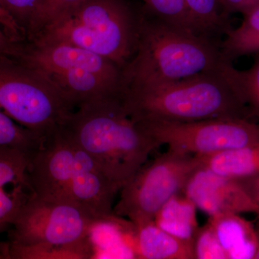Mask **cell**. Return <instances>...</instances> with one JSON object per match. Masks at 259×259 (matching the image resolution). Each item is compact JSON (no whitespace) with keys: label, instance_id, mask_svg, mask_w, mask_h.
<instances>
[{"label":"cell","instance_id":"6da1fadb","mask_svg":"<svg viewBox=\"0 0 259 259\" xmlns=\"http://www.w3.org/2000/svg\"><path fill=\"white\" fill-rule=\"evenodd\" d=\"M120 190L160 146L126 111L123 97L97 99L75 108L61 125Z\"/></svg>","mask_w":259,"mask_h":259},{"label":"cell","instance_id":"7a4b0ae2","mask_svg":"<svg viewBox=\"0 0 259 259\" xmlns=\"http://www.w3.org/2000/svg\"><path fill=\"white\" fill-rule=\"evenodd\" d=\"M227 62L218 39L169 25L145 8L137 49L122 70L124 83L125 88L171 82L221 71Z\"/></svg>","mask_w":259,"mask_h":259},{"label":"cell","instance_id":"3957f363","mask_svg":"<svg viewBox=\"0 0 259 259\" xmlns=\"http://www.w3.org/2000/svg\"><path fill=\"white\" fill-rule=\"evenodd\" d=\"M123 104L137 122L251 118L248 107L222 69L168 83L125 87Z\"/></svg>","mask_w":259,"mask_h":259},{"label":"cell","instance_id":"277c9868","mask_svg":"<svg viewBox=\"0 0 259 259\" xmlns=\"http://www.w3.org/2000/svg\"><path fill=\"white\" fill-rule=\"evenodd\" d=\"M141 16V10L127 0H86L44 25L28 41L75 46L123 70L137 49Z\"/></svg>","mask_w":259,"mask_h":259},{"label":"cell","instance_id":"5b68a950","mask_svg":"<svg viewBox=\"0 0 259 259\" xmlns=\"http://www.w3.org/2000/svg\"><path fill=\"white\" fill-rule=\"evenodd\" d=\"M15 57L42 75L74 110L97 99L124 95L122 68L81 48L25 40Z\"/></svg>","mask_w":259,"mask_h":259},{"label":"cell","instance_id":"8992f818","mask_svg":"<svg viewBox=\"0 0 259 259\" xmlns=\"http://www.w3.org/2000/svg\"><path fill=\"white\" fill-rule=\"evenodd\" d=\"M74 110L42 75L12 56H0V111L44 137Z\"/></svg>","mask_w":259,"mask_h":259},{"label":"cell","instance_id":"52a82bcc","mask_svg":"<svg viewBox=\"0 0 259 259\" xmlns=\"http://www.w3.org/2000/svg\"><path fill=\"white\" fill-rule=\"evenodd\" d=\"M199 164L198 156L168 149L146 161L126 182L112 212L134 225L153 221L167 201L183 192Z\"/></svg>","mask_w":259,"mask_h":259},{"label":"cell","instance_id":"ba28073f","mask_svg":"<svg viewBox=\"0 0 259 259\" xmlns=\"http://www.w3.org/2000/svg\"><path fill=\"white\" fill-rule=\"evenodd\" d=\"M100 220L71 202L41 198L30 194L11 228L8 243L13 245H66L88 241Z\"/></svg>","mask_w":259,"mask_h":259},{"label":"cell","instance_id":"9c48e42d","mask_svg":"<svg viewBox=\"0 0 259 259\" xmlns=\"http://www.w3.org/2000/svg\"><path fill=\"white\" fill-rule=\"evenodd\" d=\"M138 122L160 146L167 145L171 151L194 156H207L259 143V123L248 119Z\"/></svg>","mask_w":259,"mask_h":259},{"label":"cell","instance_id":"30bf717a","mask_svg":"<svg viewBox=\"0 0 259 259\" xmlns=\"http://www.w3.org/2000/svg\"><path fill=\"white\" fill-rule=\"evenodd\" d=\"M183 193L209 216L258 214V207L238 181L221 176L201 163L186 184Z\"/></svg>","mask_w":259,"mask_h":259},{"label":"cell","instance_id":"8fae6325","mask_svg":"<svg viewBox=\"0 0 259 259\" xmlns=\"http://www.w3.org/2000/svg\"><path fill=\"white\" fill-rule=\"evenodd\" d=\"M134 226L136 258H194L192 245L163 231L154 220Z\"/></svg>","mask_w":259,"mask_h":259},{"label":"cell","instance_id":"7c38bea8","mask_svg":"<svg viewBox=\"0 0 259 259\" xmlns=\"http://www.w3.org/2000/svg\"><path fill=\"white\" fill-rule=\"evenodd\" d=\"M228 259H253L257 243L254 225L239 214L226 213L209 216Z\"/></svg>","mask_w":259,"mask_h":259},{"label":"cell","instance_id":"4fadbf2b","mask_svg":"<svg viewBox=\"0 0 259 259\" xmlns=\"http://www.w3.org/2000/svg\"><path fill=\"white\" fill-rule=\"evenodd\" d=\"M197 209L194 202L182 192L163 204L154 221L163 231L193 246L199 228Z\"/></svg>","mask_w":259,"mask_h":259},{"label":"cell","instance_id":"5bb4252c","mask_svg":"<svg viewBox=\"0 0 259 259\" xmlns=\"http://www.w3.org/2000/svg\"><path fill=\"white\" fill-rule=\"evenodd\" d=\"M197 156L202 166L227 178L240 180L259 175V143Z\"/></svg>","mask_w":259,"mask_h":259},{"label":"cell","instance_id":"9a60e30c","mask_svg":"<svg viewBox=\"0 0 259 259\" xmlns=\"http://www.w3.org/2000/svg\"><path fill=\"white\" fill-rule=\"evenodd\" d=\"M243 15L241 25L230 29L221 42L223 59L228 62L241 56L259 54V3Z\"/></svg>","mask_w":259,"mask_h":259},{"label":"cell","instance_id":"2e32d148","mask_svg":"<svg viewBox=\"0 0 259 259\" xmlns=\"http://www.w3.org/2000/svg\"><path fill=\"white\" fill-rule=\"evenodd\" d=\"M9 245V259H87L92 257L90 241L76 244Z\"/></svg>","mask_w":259,"mask_h":259},{"label":"cell","instance_id":"e0dca14e","mask_svg":"<svg viewBox=\"0 0 259 259\" xmlns=\"http://www.w3.org/2000/svg\"><path fill=\"white\" fill-rule=\"evenodd\" d=\"M187 8L201 35L218 39L231 29L228 15L220 0H185Z\"/></svg>","mask_w":259,"mask_h":259},{"label":"cell","instance_id":"ac0fdd59","mask_svg":"<svg viewBox=\"0 0 259 259\" xmlns=\"http://www.w3.org/2000/svg\"><path fill=\"white\" fill-rule=\"evenodd\" d=\"M222 72L236 89L249 110L250 117L259 123V54L250 69H236L231 62L226 63Z\"/></svg>","mask_w":259,"mask_h":259},{"label":"cell","instance_id":"d6986e66","mask_svg":"<svg viewBox=\"0 0 259 259\" xmlns=\"http://www.w3.org/2000/svg\"><path fill=\"white\" fill-rule=\"evenodd\" d=\"M32 156L19 148L0 145V187L7 190L10 185L30 191L28 169Z\"/></svg>","mask_w":259,"mask_h":259},{"label":"cell","instance_id":"ffe728a7","mask_svg":"<svg viewBox=\"0 0 259 259\" xmlns=\"http://www.w3.org/2000/svg\"><path fill=\"white\" fill-rule=\"evenodd\" d=\"M42 3L44 0H0V7L28 40L36 32Z\"/></svg>","mask_w":259,"mask_h":259},{"label":"cell","instance_id":"44dd1931","mask_svg":"<svg viewBox=\"0 0 259 259\" xmlns=\"http://www.w3.org/2000/svg\"><path fill=\"white\" fill-rule=\"evenodd\" d=\"M45 139L0 111V145L19 148L32 155L41 147Z\"/></svg>","mask_w":259,"mask_h":259},{"label":"cell","instance_id":"7402d4cb","mask_svg":"<svg viewBox=\"0 0 259 259\" xmlns=\"http://www.w3.org/2000/svg\"><path fill=\"white\" fill-rule=\"evenodd\" d=\"M144 2L146 9L162 21L201 35L191 16L185 0H144Z\"/></svg>","mask_w":259,"mask_h":259},{"label":"cell","instance_id":"603a6c76","mask_svg":"<svg viewBox=\"0 0 259 259\" xmlns=\"http://www.w3.org/2000/svg\"><path fill=\"white\" fill-rule=\"evenodd\" d=\"M193 253L197 259H228L209 222L199 227L193 242Z\"/></svg>","mask_w":259,"mask_h":259},{"label":"cell","instance_id":"cb8c5ba5","mask_svg":"<svg viewBox=\"0 0 259 259\" xmlns=\"http://www.w3.org/2000/svg\"><path fill=\"white\" fill-rule=\"evenodd\" d=\"M30 194L23 190L9 192L0 187V235L9 231L22 205Z\"/></svg>","mask_w":259,"mask_h":259},{"label":"cell","instance_id":"d4e9b609","mask_svg":"<svg viewBox=\"0 0 259 259\" xmlns=\"http://www.w3.org/2000/svg\"><path fill=\"white\" fill-rule=\"evenodd\" d=\"M85 1L86 0H44L35 35L49 22Z\"/></svg>","mask_w":259,"mask_h":259},{"label":"cell","instance_id":"484cf974","mask_svg":"<svg viewBox=\"0 0 259 259\" xmlns=\"http://www.w3.org/2000/svg\"><path fill=\"white\" fill-rule=\"evenodd\" d=\"M23 41L0 22V56H16Z\"/></svg>","mask_w":259,"mask_h":259},{"label":"cell","instance_id":"4316f807","mask_svg":"<svg viewBox=\"0 0 259 259\" xmlns=\"http://www.w3.org/2000/svg\"><path fill=\"white\" fill-rule=\"evenodd\" d=\"M225 14L228 15L233 13L247 12L258 5L259 0H220Z\"/></svg>","mask_w":259,"mask_h":259},{"label":"cell","instance_id":"83f0119b","mask_svg":"<svg viewBox=\"0 0 259 259\" xmlns=\"http://www.w3.org/2000/svg\"><path fill=\"white\" fill-rule=\"evenodd\" d=\"M236 180L238 181L258 207V214L257 215L259 217V175Z\"/></svg>","mask_w":259,"mask_h":259},{"label":"cell","instance_id":"f1b7e54d","mask_svg":"<svg viewBox=\"0 0 259 259\" xmlns=\"http://www.w3.org/2000/svg\"><path fill=\"white\" fill-rule=\"evenodd\" d=\"M0 22H1L8 30L13 32L15 36L18 37V38L21 39V40H24L23 35H22L20 32L19 31L18 28H17L14 22L12 20L9 15L7 14L4 11V10L2 8H0Z\"/></svg>","mask_w":259,"mask_h":259},{"label":"cell","instance_id":"f546056e","mask_svg":"<svg viewBox=\"0 0 259 259\" xmlns=\"http://www.w3.org/2000/svg\"><path fill=\"white\" fill-rule=\"evenodd\" d=\"M255 237H256L257 247L254 258L253 259H259V217L257 220L256 223L254 225Z\"/></svg>","mask_w":259,"mask_h":259},{"label":"cell","instance_id":"4dcf8cb0","mask_svg":"<svg viewBox=\"0 0 259 259\" xmlns=\"http://www.w3.org/2000/svg\"><path fill=\"white\" fill-rule=\"evenodd\" d=\"M143 1H144V0H143Z\"/></svg>","mask_w":259,"mask_h":259},{"label":"cell","instance_id":"1f68e13d","mask_svg":"<svg viewBox=\"0 0 259 259\" xmlns=\"http://www.w3.org/2000/svg\"><path fill=\"white\" fill-rule=\"evenodd\" d=\"M0 8H1V7H0Z\"/></svg>","mask_w":259,"mask_h":259}]
</instances>
